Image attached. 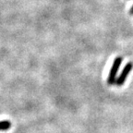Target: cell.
I'll use <instances>...</instances> for the list:
<instances>
[{
	"instance_id": "obj_1",
	"label": "cell",
	"mask_w": 133,
	"mask_h": 133,
	"mask_svg": "<svg viewBox=\"0 0 133 133\" xmlns=\"http://www.w3.org/2000/svg\"><path fill=\"white\" fill-rule=\"evenodd\" d=\"M123 58L121 56H118L115 59L114 63H113L112 66H111V69L109 71V75H108V79H107V83L109 85H112L114 83H116V74L118 72V69L121 66V63H122Z\"/></svg>"
},
{
	"instance_id": "obj_2",
	"label": "cell",
	"mask_w": 133,
	"mask_h": 133,
	"mask_svg": "<svg viewBox=\"0 0 133 133\" xmlns=\"http://www.w3.org/2000/svg\"><path fill=\"white\" fill-rule=\"evenodd\" d=\"M132 68H133V65H132V63H130V62L128 63V64L125 66V68L123 69L121 74L119 75V77L116 79V85L121 86V85H123V84H124V82L126 81V79H127L128 76H129V72L131 71Z\"/></svg>"
},
{
	"instance_id": "obj_3",
	"label": "cell",
	"mask_w": 133,
	"mask_h": 133,
	"mask_svg": "<svg viewBox=\"0 0 133 133\" xmlns=\"http://www.w3.org/2000/svg\"><path fill=\"white\" fill-rule=\"evenodd\" d=\"M11 127V122L8 120L0 121V130H8Z\"/></svg>"
},
{
	"instance_id": "obj_4",
	"label": "cell",
	"mask_w": 133,
	"mask_h": 133,
	"mask_svg": "<svg viewBox=\"0 0 133 133\" xmlns=\"http://www.w3.org/2000/svg\"><path fill=\"white\" fill-rule=\"evenodd\" d=\"M130 13H131V14H133V6H132V8H131V10H130Z\"/></svg>"
}]
</instances>
